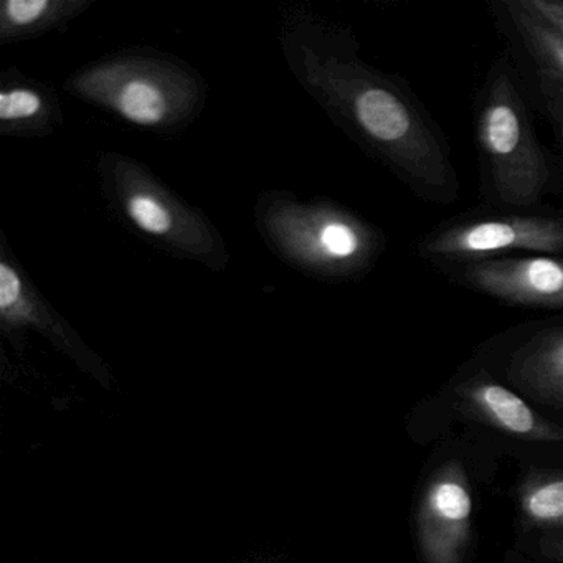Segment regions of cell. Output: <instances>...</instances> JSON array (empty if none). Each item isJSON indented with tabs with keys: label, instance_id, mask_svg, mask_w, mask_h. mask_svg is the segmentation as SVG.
I'll return each mask as SVG.
<instances>
[{
	"label": "cell",
	"instance_id": "obj_9",
	"mask_svg": "<svg viewBox=\"0 0 563 563\" xmlns=\"http://www.w3.org/2000/svg\"><path fill=\"white\" fill-rule=\"evenodd\" d=\"M118 108L123 117L133 123L150 126L163 120L166 100L154 85L147 81H131L121 90Z\"/></svg>",
	"mask_w": 563,
	"mask_h": 563
},
{
	"label": "cell",
	"instance_id": "obj_2",
	"mask_svg": "<svg viewBox=\"0 0 563 563\" xmlns=\"http://www.w3.org/2000/svg\"><path fill=\"white\" fill-rule=\"evenodd\" d=\"M421 255L443 260H484L506 252H563V219L496 217L441 230L421 245Z\"/></svg>",
	"mask_w": 563,
	"mask_h": 563
},
{
	"label": "cell",
	"instance_id": "obj_8",
	"mask_svg": "<svg viewBox=\"0 0 563 563\" xmlns=\"http://www.w3.org/2000/svg\"><path fill=\"white\" fill-rule=\"evenodd\" d=\"M318 245L325 258L349 263L364 255L367 236L357 223L331 220L319 230Z\"/></svg>",
	"mask_w": 563,
	"mask_h": 563
},
{
	"label": "cell",
	"instance_id": "obj_3",
	"mask_svg": "<svg viewBox=\"0 0 563 563\" xmlns=\"http://www.w3.org/2000/svg\"><path fill=\"white\" fill-rule=\"evenodd\" d=\"M473 497L456 461L440 467L424 489L417 516L418 542L427 563H461L471 537Z\"/></svg>",
	"mask_w": 563,
	"mask_h": 563
},
{
	"label": "cell",
	"instance_id": "obj_13",
	"mask_svg": "<svg viewBox=\"0 0 563 563\" xmlns=\"http://www.w3.org/2000/svg\"><path fill=\"white\" fill-rule=\"evenodd\" d=\"M22 296V283L18 273L11 266L2 263L0 265V309L8 314L15 308Z\"/></svg>",
	"mask_w": 563,
	"mask_h": 563
},
{
	"label": "cell",
	"instance_id": "obj_12",
	"mask_svg": "<svg viewBox=\"0 0 563 563\" xmlns=\"http://www.w3.org/2000/svg\"><path fill=\"white\" fill-rule=\"evenodd\" d=\"M51 8L47 0H9L5 4V15L15 25H27L38 21Z\"/></svg>",
	"mask_w": 563,
	"mask_h": 563
},
{
	"label": "cell",
	"instance_id": "obj_7",
	"mask_svg": "<svg viewBox=\"0 0 563 563\" xmlns=\"http://www.w3.org/2000/svg\"><path fill=\"white\" fill-rule=\"evenodd\" d=\"M527 522L549 533V550L563 555V476L527 484L520 494Z\"/></svg>",
	"mask_w": 563,
	"mask_h": 563
},
{
	"label": "cell",
	"instance_id": "obj_16",
	"mask_svg": "<svg viewBox=\"0 0 563 563\" xmlns=\"http://www.w3.org/2000/svg\"><path fill=\"white\" fill-rule=\"evenodd\" d=\"M539 74L543 75V77L552 84V87L563 97V81L556 80V78L550 77V75L543 74V71H539Z\"/></svg>",
	"mask_w": 563,
	"mask_h": 563
},
{
	"label": "cell",
	"instance_id": "obj_6",
	"mask_svg": "<svg viewBox=\"0 0 563 563\" xmlns=\"http://www.w3.org/2000/svg\"><path fill=\"white\" fill-rule=\"evenodd\" d=\"M507 21L539 64V71L563 81V35L550 27L522 0H504Z\"/></svg>",
	"mask_w": 563,
	"mask_h": 563
},
{
	"label": "cell",
	"instance_id": "obj_5",
	"mask_svg": "<svg viewBox=\"0 0 563 563\" xmlns=\"http://www.w3.org/2000/svg\"><path fill=\"white\" fill-rule=\"evenodd\" d=\"M510 377L532 397L563 405V328L549 329L527 342L514 355Z\"/></svg>",
	"mask_w": 563,
	"mask_h": 563
},
{
	"label": "cell",
	"instance_id": "obj_15",
	"mask_svg": "<svg viewBox=\"0 0 563 563\" xmlns=\"http://www.w3.org/2000/svg\"><path fill=\"white\" fill-rule=\"evenodd\" d=\"M540 78V91L547 100V107H549L550 114H552L553 121L559 126L560 133L563 134V97L552 87L549 80L543 75L539 74Z\"/></svg>",
	"mask_w": 563,
	"mask_h": 563
},
{
	"label": "cell",
	"instance_id": "obj_11",
	"mask_svg": "<svg viewBox=\"0 0 563 563\" xmlns=\"http://www.w3.org/2000/svg\"><path fill=\"white\" fill-rule=\"evenodd\" d=\"M41 108V98L34 91L14 90L0 93V118L4 121L35 117Z\"/></svg>",
	"mask_w": 563,
	"mask_h": 563
},
{
	"label": "cell",
	"instance_id": "obj_10",
	"mask_svg": "<svg viewBox=\"0 0 563 563\" xmlns=\"http://www.w3.org/2000/svg\"><path fill=\"white\" fill-rule=\"evenodd\" d=\"M128 212L134 223L151 235H166L173 227L170 213L153 197H133L128 206Z\"/></svg>",
	"mask_w": 563,
	"mask_h": 563
},
{
	"label": "cell",
	"instance_id": "obj_14",
	"mask_svg": "<svg viewBox=\"0 0 563 563\" xmlns=\"http://www.w3.org/2000/svg\"><path fill=\"white\" fill-rule=\"evenodd\" d=\"M529 11L563 35V0H522Z\"/></svg>",
	"mask_w": 563,
	"mask_h": 563
},
{
	"label": "cell",
	"instance_id": "obj_1",
	"mask_svg": "<svg viewBox=\"0 0 563 563\" xmlns=\"http://www.w3.org/2000/svg\"><path fill=\"white\" fill-rule=\"evenodd\" d=\"M477 141L499 199L514 207L539 202L549 167L523 101L507 75L490 84L477 118Z\"/></svg>",
	"mask_w": 563,
	"mask_h": 563
},
{
	"label": "cell",
	"instance_id": "obj_4",
	"mask_svg": "<svg viewBox=\"0 0 563 563\" xmlns=\"http://www.w3.org/2000/svg\"><path fill=\"white\" fill-rule=\"evenodd\" d=\"M464 278L484 295L510 305L563 309V260H484L466 268Z\"/></svg>",
	"mask_w": 563,
	"mask_h": 563
}]
</instances>
